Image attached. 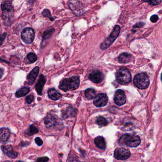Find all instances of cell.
Returning a JSON list of instances; mask_svg holds the SVG:
<instances>
[{"instance_id": "d6986e66", "label": "cell", "mask_w": 162, "mask_h": 162, "mask_svg": "<svg viewBox=\"0 0 162 162\" xmlns=\"http://www.w3.org/2000/svg\"><path fill=\"white\" fill-rule=\"evenodd\" d=\"M44 123L47 128H52L56 125V119L53 116L48 115L45 118L44 120Z\"/></svg>"}, {"instance_id": "6da1fadb", "label": "cell", "mask_w": 162, "mask_h": 162, "mask_svg": "<svg viewBox=\"0 0 162 162\" xmlns=\"http://www.w3.org/2000/svg\"><path fill=\"white\" fill-rule=\"evenodd\" d=\"M2 10L1 18L4 21V23L6 26H10L12 23L14 8L10 2L9 1H3L1 4Z\"/></svg>"}, {"instance_id": "e575fe53", "label": "cell", "mask_w": 162, "mask_h": 162, "mask_svg": "<svg viewBox=\"0 0 162 162\" xmlns=\"http://www.w3.org/2000/svg\"><path fill=\"white\" fill-rule=\"evenodd\" d=\"M144 23H143V22H139V23L135 25V26H134V28H135L142 27L144 26Z\"/></svg>"}, {"instance_id": "3957f363", "label": "cell", "mask_w": 162, "mask_h": 162, "mask_svg": "<svg viewBox=\"0 0 162 162\" xmlns=\"http://www.w3.org/2000/svg\"><path fill=\"white\" fill-rule=\"evenodd\" d=\"M119 141L121 143H123L128 147L131 148L138 147L141 143V140L139 136L129 134L122 135Z\"/></svg>"}, {"instance_id": "d4e9b609", "label": "cell", "mask_w": 162, "mask_h": 162, "mask_svg": "<svg viewBox=\"0 0 162 162\" xmlns=\"http://www.w3.org/2000/svg\"><path fill=\"white\" fill-rule=\"evenodd\" d=\"M54 29H51V30H47L45 31L43 35V41H44V40H47V39H49L50 37L52 35V34L54 32Z\"/></svg>"}, {"instance_id": "1f68e13d", "label": "cell", "mask_w": 162, "mask_h": 162, "mask_svg": "<svg viewBox=\"0 0 162 162\" xmlns=\"http://www.w3.org/2000/svg\"><path fill=\"white\" fill-rule=\"evenodd\" d=\"M162 0H151L149 3L153 5H156L161 3Z\"/></svg>"}, {"instance_id": "ac0fdd59", "label": "cell", "mask_w": 162, "mask_h": 162, "mask_svg": "<svg viewBox=\"0 0 162 162\" xmlns=\"http://www.w3.org/2000/svg\"><path fill=\"white\" fill-rule=\"evenodd\" d=\"M132 59V56L127 53H123L119 55L118 59L119 63L122 64H126L131 61Z\"/></svg>"}, {"instance_id": "8992f818", "label": "cell", "mask_w": 162, "mask_h": 162, "mask_svg": "<svg viewBox=\"0 0 162 162\" xmlns=\"http://www.w3.org/2000/svg\"><path fill=\"white\" fill-rule=\"evenodd\" d=\"M121 30V27L119 25H116L110 36L101 45V48L102 50H105L109 48L112 44L119 35Z\"/></svg>"}, {"instance_id": "836d02e7", "label": "cell", "mask_w": 162, "mask_h": 162, "mask_svg": "<svg viewBox=\"0 0 162 162\" xmlns=\"http://www.w3.org/2000/svg\"><path fill=\"white\" fill-rule=\"evenodd\" d=\"M68 162H79L78 158L76 157H70L68 160Z\"/></svg>"}, {"instance_id": "d6a6232c", "label": "cell", "mask_w": 162, "mask_h": 162, "mask_svg": "<svg viewBox=\"0 0 162 162\" xmlns=\"http://www.w3.org/2000/svg\"><path fill=\"white\" fill-rule=\"evenodd\" d=\"M6 37V33H4L3 34L0 36V46L3 44V42Z\"/></svg>"}, {"instance_id": "4fadbf2b", "label": "cell", "mask_w": 162, "mask_h": 162, "mask_svg": "<svg viewBox=\"0 0 162 162\" xmlns=\"http://www.w3.org/2000/svg\"><path fill=\"white\" fill-rule=\"evenodd\" d=\"M1 149L4 154L10 158H15L18 156V153L13 151V147L10 145L2 146Z\"/></svg>"}, {"instance_id": "8fae6325", "label": "cell", "mask_w": 162, "mask_h": 162, "mask_svg": "<svg viewBox=\"0 0 162 162\" xmlns=\"http://www.w3.org/2000/svg\"><path fill=\"white\" fill-rule=\"evenodd\" d=\"M114 102L117 105L121 106L126 102V96L124 91L121 90H118L115 93L114 97Z\"/></svg>"}, {"instance_id": "e0dca14e", "label": "cell", "mask_w": 162, "mask_h": 162, "mask_svg": "<svg viewBox=\"0 0 162 162\" xmlns=\"http://www.w3.org/2000/svg\"><path fill=\"white\" fill-rule=\"evenodd\" d=\"M94 143L96 147L101 150H104L106 148L105 139L102 136H98L94 139Z\"/></svg>"}, {"instance_id": "9a60e30c", "label": "cell", "mask_w": 162, "mask_h": 162, "mask_svg": "<svg viewBox=\"0 0 162 162\" xmlns=\"http://www.w3.org/2000/svg\"><path fill=\"white\" fill-rule=\"evenodd\" d=\"M39 71V68L38 66H37L30 72L27 77L28 84L30 85H32L34 83L37 77H38Z\"/></svg>"}, {"instance_id": "7a4b0ae2", "label": "cell", "mask_w": 162, "mask_h": 162, "mask_svg": "<svg viewBox=\"0 0 162 162\" xmlns=\"http://www.w3.org/2000/svg\"><path fill=\"white\" fill-rule=\"evenodd\" d=\"M80 84L79 77H73L64 79L60 83L59 88L66 92L68 90L73 91L78 88Z\"/></svg>"}, {"instance_id": "74e56055", "label": "cell", "mask_w": 162, "mask_h": 162, "mask_svg": "<svg viewBox=\"0 0 162 162\" xmlns=\"http://www.w3.org/2000/svg\"><path fill=\"white\" fill-rule=\"evenodd\" d=\"M36 0H29V2L30 3H33Z\"/></svg>"}, {"instance_id": "2e32d148", "label": "cell", "mask_w": 162, "mask_h": 162, "mask_svg": "<svg viewBox=\"0 0 162 162\" xmlns=\"http://www.w3.org/2000/svg\"><path fill=\"white\" fill-rule=\"evenodd\" d=\"M10 135V131L8 128H0V142L7 141L9 139Z\"/></svg>"}, {"instance_id": "603a6c76", "label": "cell", "mask_w": 162, "mask_h": 162, "mask_svg": "<svg viewBox=\"0 0 162 162\" xmlns=\"http://www.w3.org/2000/svg\"><path fill=\"white\" fill-rule=\"evenodd\" d=\"M96 122L100 126H105L108 124V121L105 118L103 117H99L96 119Z\"/></svg>"}, {"instance_id": "5b68a950", "label": "cell", "mask_w": 162, "mask_h": 162, "mask_svg": "<svg viewBox=\"0 0 162 162\" xmlns=\"http://www.w3.org/2000/svg\"><path fill=\"white\" fill-rule=\"evenodd\" d=\"M134 83L138 88L146 89L149 85V79L145 73H140L135 76L133 80Z\"/></svg>"}, {"instance_id": "44dd1931", "label": "cell", "mask_w": 162, "mask_h": 162, "mask_svg": "<svg viewBox=\"0 0 162 162\" xmlns=\"http://www.w3.org/2000/svg\"><path fill=\"white\" fill-rule=\"evenodd\" d=\"M30 91L29 87H24L18 90L15 93V96L17 98H21L25 96Z\"/></svg>"}, {"instance_id": "52a82bcc", "label": "cell", "mask_w": 162, "mask_h": 162, "mask_svg": "<svg viewBox=\"0 0 162 162\" xmlns=\"http://www.w3.org/2000/svg\"><path fill=\"white\" fill-rule=\"evenodd\" d=\"M21 38L22 41L26 44L32 43L35 38L34 30L31 28H25L21 32Z\"/></svg>"}, {"instance_id": "ba28073f", "label": "cell", "mask_w": 162, "mask_h": 162, "mask_svg": "<svg viewBox=\"0 0 162 162\" xmlns=\"http://www.w3.org/2000/svg\"><path fill=\"white\" fill-rule=\"evenodd\" d=\"M69 8L77 15H80L84 12V8L78 0H70L68 3Z\"/></svg>"}, {"instance_id": "5bb4252c", "label": "cell", "mask_w": 162, "mask_h": 162, "mask_svg": "<svg viewBox=\"0 0 162 162\" xmlns=\"http://www.w3.org/2000/svg\"><path fill=\"white\" fill-rule=\"evenodd\" d=\"M45 82H46V78L44 75L43 74L40 75L38 82L35 85V89L36 90L38 94H39V95H41L42 94L43 86L44 85Z\"/></svg>"}, {"instance_id": "83f0119b", "label": "cell", "mask_w": 162, "mask_h": 162, "mask_svg": "<svg viewBox=\"0 0 162 162\" xmlns=\"http://www.w3.org/2000/svg\"><path fill=\"white\" fill-rule=\"evenodd\" d=\"M34 96L32 95H30L28 96L26 98V103L27 104H30L34 100Z\"/></svg>"}, {"instance_id": "f35d334b", "label": "cell", "mask_w": 162, "mask_h": 162, "mask_svg": "<svg viewBox=\"0 0 162 162\" xmlns=\"http://www.w3.org/2000/svg\"><path fill=\"white\" fill-rule=\"evenodd\" d=\"M161 80H162V74H161Z\"/></svg>"}, {"instance_id": "8d00e7d4", "label": "cell", "mask_w": 162, "mask_h": 162, "mask_svg": "<svg viewBox=\"0 0 162 162\" xmlns=\"http://www.w3.org/2000/svg\"><path fill=\"white\" fill-rule=\"evenodd\" d=\"M151 0H142V1H144V2H148L149 3L150 1Z\"/></svg>"}, {"instance_id": "4dcf8cb0", "label": "cell", "mask_w": 162, "mask_h": 162, "mask_svg": "<svg viewBox=\"0 0 162 162\" xmlns=\"http://www.w3.org/2000/svg\"><path fill=\"white\" fill-rule=\"evenodd\" d=\"M158 20V16L157 15H153L150 18V21L153 23H156Z\"/></svg>"}, {"instance_id": "f546056e", "label": "cell", "mask_w": 162, "mask_h": 162, "mask_svg": "<svg viewBox=\"0 0 162 162\" xmlns=\"http://www.w3.org/2000/svg\"><path fill=\"white\" fill-rule=\"evenodd\" d=\"M35 141L37 145L39 146H41L43 144V141L39 137H37V138H36L35 139Z\"/></svg>"}, {"instance_id": "f1b7e54d", "label": "cell", "mask_w": 162, "mask_h": 162, "mask_svg": "<svg viewBox=\"0 0 162 162\" xmlns=\"http://www.w3.org/2000/svg\"><path fill=\"white\" fill-rule=\"evenodd\" d=\"M49 160V158L48 157H41L38 158L36 162H48Z\"/></svg>"}, {"instance_id": "484cf974", "label": "cell", "mask_w": 162, "mask_h": 162, "mask_svg": "<svg viewBox=\"0 0 162 162\" xmlns=\"http://www.w3.org/2000/svg\"><path fill=\"white\" fill-rule=\"evenodd\" d=\"M27 57L30 62L32 63L35 62V61L37 60V56H36V54L32 52L29 53L27 54Z\"/></svg>"}, {"instance_id": "d590c367", "label": "cell", "mask_w": 162, "mask_h": 162, "mask_svg": "<svg viewBox=\"0 0 162 162\" xmlns=\"http://www.w3.org/2000/svg\"><path fill=\"white\" fill-rule=\"evenodd\" d=\"M3 74H4V70H3V69L0 68V79L2 78Z\"/></svg>"}, {"instance_id": "cb8c5ba5", "label": "cell", "mask_w": 162, "mask_h": 162, "mask_svg": "<svg viewBox=\"0 0 162 162\" xmlns=\"http://www.w3.org/2000/svg\"><path fill=\"white\" fill-rule=\"evenodd\" d=\"M38 132H39L38 128L36 126H34V125H31V126H30L27 134L29 136H32L38 133Z\"/></svg>"}, {"instance_id": "ffe728a7", "label": "cell", "mask_w": 162, "mask_h": 162, "mask_svg": "<svg viewBox=\"0 0 162 162\" xmlns=\"http://www.w3.org/2000/svg\"><path fill=\"white\" fill-rule=\"evenodd\" d=\"M48 96L51 100L57 101L61 97V94L54 88L48 90Z\"/></svg>"}, {"instance_id": "4316f807", "label": "cell", "mask_w": 162, "mask_h": 162, "mask_svg": "<svg viewBox=\"0 0 162 162\" xmlns=\"http://www.w3.org/2000/svg\"><path fill=\"white\" fill-rule=\"evenodd\" d=\"M42 15H43L44 17H48L49 19L51 21H53L54 19L52 17H51V15L50 12L48 10V9H45L43 10L42 13Z\"/></svg>"}, {"instance_id": "277c9868", "label": "cell", "mask_w": 162, "mask_h": 162, "mask_svg": "<svg viewBox=\"0 0 162 162\" xmlns=\"http://www.w3.org/2000/svg\"><path fill=\"white\" fill-rule=\"evenodd\" d=\"M117 82L121 85H126L131 81V74L130 71L126 68H121L116 73Z\"/></svg>"}, {"instance_id": "7402d4cb", "label": "cell", "mask_w": 162, "mask_h": 162, "mask_svg": "<svg viewBox=\"0 0 162 162\" xmlns=\"http://www.w3.org/2000/svg\"><path fill=\"white\" fill-rule=\"evenodd\" d=\"M85 95L88 100H92L96 97V92L93 89H87L85 91Z\"/></svg>"}, {"instance_id": "9c48e42d", "label": "cell", "mask_w": 162, "mask_h": 162, "mask_svg": "<svg viewBox=\"0 0 162 162\" xmlns=\"http://www.w3.org/2000/svg\"><path fill=\"white\" fill-rule=\"evenodd\" d=\"M130 152L124 148H117L114 151V157L118 160H125L130 158Z\"/></svg>"}, {"instance_id": "30bf717a", "label": "cell", "mask_w": 162, "mask_h": 162, "mask_svg": "<svg viewBox=\"0 0 162 162\" xmlns=\"http://www.w3.org/2000/svg\"><path fill=\"white\" fill-rule=\"evenodd\" d=\"M108 101V97L106 93H99L95 97L93 103L97 107L105 106Z\"/></svg>"}, {"instance_id": "7c38bea8", "label": "cell", "mask_w": 162, "mask_h": 162, "mask_svg": "<svg viewBox=\"0 0 162 162\" xmlns=\"http://www.w3.org/2000/svg\"><path fill=\"white\" fill-rule=\"evenodd\" d=\"M89 78L94 83H99L103 81L104 75L101 72L96 71L90 74Z\"/></svg>"}]
</instances>
